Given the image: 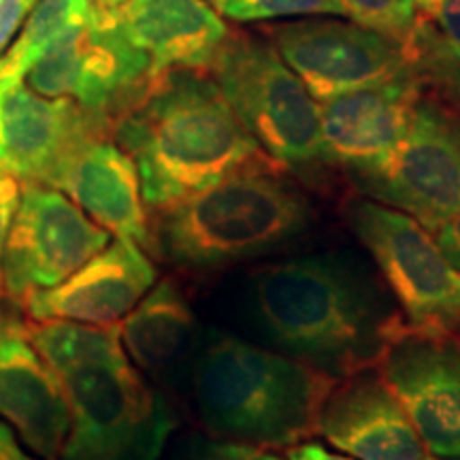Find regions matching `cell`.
<instances>
[{
    "label": "cell",
    "instance_id": "obj_19",
    "mask_svg": "<svg viewBox=\"0 0 460 460\" xmlns=\"http://www.w3.org/2000/svg\"><path fill=\"white\" fill-rule=\"evenodd\" d=\"M124 37L156 71L209 68L230 28L205 0H126L113 11Z\"/></svg>",
    "mask_w": 460,
    "mask_h": 460
},
{
    "label": "cell",
    "instance_id": "obj_2",
    "mask_svg": "<svg viewBox=\"0 0 460 460\" xmlns=\"http://www.w3.org/2000/svg\"><path fill=\"white\" fill-rule=\"evenodd\" d=\"M111 137L135 160L147 211L180 203L233 172L275 163L205 68L154 73L146 92L113 119Z\"/></svg>",
    "mask_w": 460,
    "mask_h": 460
},
{
    "label": "cell",
    "instance_id": "obj_20",
    "mask_svg": "<svg viewBox=\"0 0 460 460\" xmlns=\"http://www.w3.org/2000/svg\"><path fill=\"white\" fill-rule=\"evenodd\" d=\"M197 318L175 281L154 284L119 322V339L128 360L154 382L171 384L197 345Z\"/></svg>",
    "mask_w": 460,
    "mask_h": 460
},
{
    "label": "cell",
    "instance_id": "obj_10",
    "mask_svg": "<svg viewBox=\"0 0 460 460\" xmlns=\"http://www.w3.org/2000/svg\"><path fill=\"white\" fill-rule=\"evenodd\" d=\"M111 243V233L48 183L22 181L20 203L3 254V292L26 298L58 286Z\"/></svg>",
    "mask_w": 460,
    "mask_h": 460
},
{
    "label": "cell",
    "instance_id": "obj_7",
    "mask_svg": "<svg viewBox=\"0 0 460 460\" xmlns=\"http://www.w3.org/2000/svg\"><path fill=\"white\" fill-rule=\"evenodd\" d=\"M343 216L369 250L410 329L460 331V271L430 230L405 211L369 197L345 200Z\"/></svg>",
    "mask_w": 460,
    "mask_h": 460
},
{
    "label": "cell",
    "instance_id": "obj_31",
    "mask_svg": "<svg viewBox=\"0 0 460 460\" xmlns=\"http://www.w3.org/2000/svg\"><path fill=\"white\" fill-rule=\"evenodd\" d=\"M441 101L460 107V66H458L456 75H452V79L447 82L444 92H441Z\"/></svg>",
    "mask_w": 460,
    "mask_h": 460
},
{
    "label": "cell",
    "instance_id": "obj_4",
    "mask_svg": "<svg viewBox=\"0 0 460 460\" xmlns=\"http://www.w3.org/2000/svg\"><path fill=\"white\" fill-rule=\"evenodd\" d=\"M149 214L147 250L186 273L220 271L278 252L307 233L314 216L278 163L233 172Z\"/></svg>",
    "mask_w": 460,
    "mask_h": 460
},
{
    "label": "cell",
    "instance_id": "obj_30",
    "mask_svg": "<svg viewBox=\"0 0 460 460\" xmlns=\"http://www.w3.org/2000/svg\"><path fill=\"white\" fill-rule=\"evenodd\" d=\"M288 460H326V450L320 444H301L288 452Z\"/></svg>",
    "mask_w": 460,
    "mask_h": 460
},
{
    "label": "cell",
    "instance_id": "obj_9",
    "mask_svg": "<svg viewBox=\"0 0 460 460\" xmlns=\"http://www.w3.org/2000/svg\"><path fill=\"white\" fill-rule=\"evenodd\" d=\"M354 186L435 233L460 211V107L422 88L405 137L386 163Z\"/></svg>",
    "mask_w": 460,
    "mask_h": 460
},
{
    "label": "cell",
    "instance_id": "obj_22",
    "mask_svg": "<svg viewBox=\"0 0 460 460\" xmlns=\"http://www.w3.org/2000/svg\"><path fill=\"white\" fill-rule=\"evenodd\" d=\"M356 24L407 41L420 20L418 0H341Z\"/></svg>",
    "mask_w": 460,
    "mask_h": 460
},
{
    "label": "cell",
    "instance_id": "obj_23",
    "mask_svg": "<svg viewBox=\"0 0 460 460\" xmlns=\"http://www.w3.org/2000/svg\"><path fill=\"white\" fill-rule=\"evenodd\" d=\"M222 15L234 22H271L279 17L345 15L341 0H228Z\"/></svg>",
    "mask_w": 460,
    "mask_h": 460
},
{
    "label": "cell",
    "instance_id": "obj_12",
    "mask_svg": "<svg viewBox=\"0 0 460 460\" xmlns=\"http://www.w3.org/2000/svg\"><path fill=\"white\" fill-rule=\"evenodd\" d=\"M424 447L460 460V331L402 326L377 365Z\"/></svg>",
    "mask_w": 460,
    "mask_h": 460
},
{
    "label": "cell",
    "instance_id": "obj_1",
    "mask_svg": "<svg viewBox=\"0 0 460 460\" xmlns=\"http://www.w3.org/2000/svg\"><path fill=\"white\" fill-rule=\"evenodd\" d=\"M250 296L264 337L332 379L377 367L407 326L386 288L337 252L264 264L252 273Z\"/></svg>",
    "mask_w": 460,
    "mask_h": 460
},
{
    "label": "cell",
    "instance_id": "obj_32",
    "mask_svg": "<svg viewBox=\"0 0 460 460\" xmlns=\"http://www.w3.org/2000/svg\"><path fill=\"white\" fill-rule=\"evenodd\" d=\"M90 3H92V7L99 9V11H115V9L122 7L126 0H90Z\"/></svg>",
    "mask_w": 460,
    "mask_h": 460
},
{
    "label": "cell",
    "instance_id": "obj_34",
    "mask_svg": "<svg viewBox=\"0 0 460 460\" xmlns=\"http://www.w3.org/2000/svg\"><path fill=\"white\" fill-rule=\"evenodd\" d=\"M28 4H31V7H34V3H39V0H26Z\"/></svg>",
    "mask_w": 460,
    "mask_h": 460
},
{
    "label": "cell",
    "instance_id": "obj_11",
    "mask_svg": "<svg viewBox=\"0 0 460 460\" xmlns=\"http://www.w3.org/2000/svg\"><path fill=\"white\" fill-rule=\"evenodd\" d=\"M261 32L322 102L384 82L411 66L405 41L356 22L312 17L267 24Z\"/></svg>",
    "mask_w": 460,
    "mask_h": 460
},
{
    "label": "cell",
    "instance_id": "obj_28",
    "mask_svg": "<svg viewBox=\"0 0 460 460\" xmlns=\"http://www.w3.org/2000/svg\"><path fill=\"white\" fill-rule=\"evenodd\" d=\"M437 234V245L441 247L447 261L452 262V267L460 271V211L454 217H450L446 224H441L435 230Z\"/></svg>",
    "mask_w": 460,
    "mask_h": 460
},
{
    "label": "cell",
    "instance_id": "obj_16",
    "mask_svg": "<svg viewBox=\"0 0 460 460\" xmlns=\"http://www.w3.org/2000/svg\"><path fill=\"white\" fill-rule=\"evenodd\" d=\"M318 433L358 460H424L427 447L377 367L335 379Z\"/></svg>",
    "mask_w": 460,
    "mask_h": 460
},
{
    "label": "cell",
    "instance_id": "obj_14",
    "mask_svg": "<svg viewBox=\"0 0 460 460\" xmlns=\"http://www.w3.org/2000/svg\"><path fill=\"white\" fill-rule=\"evenodd\" d=\"M111 126L107 115L15 84L0 90V169L20 181L48 183L79 143L111 135Z\"/></svg>",
    "mask_w": 460,
    "mask_h": 460
},
{
    "label": "cell",
    "instance_id": "obj_13",
    "mask_svg": "<svg viewBox=\"0 0 460 460\" xmlns=\"http://www.w3.org/2000/svg\"><path fill=\"white\" fill-rule=\"evenodd\" d=\"M422 84L411 66L384 82L339 94L320 107L324 163L339 164L349 180L377 171L407 128Z\"/></svg>",
    "mask_w": 460,
    "mask_h": 460
},
{
    "label": "cell",
    "instance_id": "obj_24",
    "mask_svg": "<svg viewBox=\"0 0 460 460\" xmlns=\"http://www.w3.org/2000/svg\"><path fill=\"white\" fill-rule=\"evenodd\" d=\"M180 460H281L275 454L267 452L264 447L239 444V441H194L186 447Z\"/></svg>",
    "mask_w": 460,
    "mask_h": 460
},
{
    "label": "cell",
    "instance_id": "obj_27",
    "mask_svg": "<svg viewBox=\"0 0 460 460\" xmlns=\"http://www.w3.org/2000/svg\"><path fill=\"white\" fill-rule=\"evenodd\" d=\"M31 9L32 7L26 0H0V54L7 49L11 39L15 37L17 28Z\"/></svg>",
    "mask_w": 460,
    "mask_h": 460
},
{
    "label": "cell",
    "instance_id": "obj_21",
    "mask_svg": "<svg viewBox=\"0 0 460 460\" xmlns=\"http://www.w3.org/2000/svg\"><path fill=\"white\" fill-rule=\"evenodd\" d=\"M92 13L90 0H39L20 39L0 56V90L24 84L37 58L68 28L84 24Z\"/></svg>",
    "mask_w": 460,
    "mask_h": 460
},
{
    "label": "cell",
    "instance_id": "obj_18",
    "mask_svg": "<svg viewBox=\"0 0 460 460\" xmlns=\"http://www.w3.org/2000/svg\"><path fill=\"white\" fill-rule=\"evenodd\" d=\"M0 418L43 460H60L71 407L54 369L24 329L0 335Z\"/></svg>",
    "mask_w": 460,
    "mask_h": 460
},
{
    "label": "cell",
    "instance_id": "obj_15",
    "mask_svg": "<svg viewBox=\"0 0 460 460\" xmlns=\"http://www.w3.org/2000/svg\"><path fill=\"white\" fill-rule=\"evenodd\" d=\"M156 284V269L135 241L118 237L58 286L26 298L28 320L119 324Z\"/></svg>",
    "mask_w": 460,
    "mask_h": 460
},
{
    "label": "cell",
    "instance_id": "obj_17",
    "mask_svg": "<svg viewBox=\"0 0 460 460\" xmlns=\"http://www.w3.org/2000/svg\"><path fill=\"white\" fill-rule=\"evenodd\" d=\"M48 186L65 192L115 237L149 247V214L139 171L111 135H94L79 143L58 164Z\"/></svg>",
    "mask_w": 460,
    "mask_h": 460
},
{
    "label": "cell",
    "instance_id": "obj_26",
    "mask_svg": "<svg viewBox=\"0 0 460 460\" xmlns=\"http://www.w3.org/2000/svg\"><path fill=\"white\" fill-rule=\"evenodd\" d=\"M22 183L15 175L0 169V295H3V254L7 243L11 222H13L17 203H20Z\"/></svg>",
    "mask_w": 460,
    "mask_h": 460
},
{
    "label": "cell",
    "instance_id": "obj_33",
    "mask_svg": "<svg viewBox=\"0 0 460 460\" xmlns=\"http://www.w3.org/2000/svg\"><path fill=\"white\" fill-rule=\"evenodd\" d=\"M205 3H209L211 7H214V9L217 11V13H222L224 7H226V3H228V0H205Z\"/></svg>",
    "mask_w": 460,
    "mask_h": 460
},
{
    "label": "cell",
    "instance_id": "obj_35",
    "mask_svg": "<svg viewBox=\"0 0 460 460\" xmlns=\"http://www.w3.org/2000/svg\"><path fill=\"white\" fill-rule=\"evenodd\" d=\"M424 460H433V458H424Z\"/></svg>",
    "mask_w": 460,
    "mask_h": 460
},
{
    "label": "cell",
    "instance_id": "obj_3",
    "mask_svg": "<svg viewBox=\"0 0 460 460\" xmlns=\"http://www.w3.org/2000/svg\"><path fill=\"white\" fill-rule=\"evenodd\" d=\"M26 332L54 369L71 407L60 460H160L177 416L128 360L119 324L28 320Z\"/></svg>",
    "mask_w": 460,
    "mask_h": 460
},
{
    "label": "cell",
    "instance_id": "obj_29",
    "mask_svg": "<svg viewBox=\"0 0 460 460\" xmlns=\"http://www.w3.org/2000/svg\"><path fill=\"white\" fill-rule=\"evenodd\" d=\"M0 460H37L17 444L9 424L0 422Z\"/></svg>",
    "mask_w": 460,
    "mask_h": 460
},
{
    "label": "cell",
    "instance_id": "obj_5",
    "mask_svg": "<svg viewBox=\"0 0 460 460\" xmlns=\"http://www.w3.org/2000/svg\"><path fill=\"white\" fill-rule=\"evenodd\" d=\"M332 382L290 356L216 335L199 352L194 402L216 439L288 447L318 433L322 402Z\"/></svg>",
    "mask_w": 460,
    "mask_h": 460
},
{
    "label": "cell",
    "instance_id": "obj_8",
    "mask_svg": "<svg viewBox=\"0 0 460 460\" xmlns=\"http://www.w3.org/2000/svg\"><path fill=\"white\" fill-rule=\"evenodd\" d=\"M156 73L146 51L135 48L113 11L92 13L62 32L28 68L24 84L48 99H68L111 118L124 113L146 92Z\"/></svg>",
    "mask_w": 460,
    "mask_h": 460
},
{
    "label": "cell",
    "instance_id": "obj_6",
    "mask_svg": "<svg viewBox=\"0 0 460 460\" xmlns=\"http://www.w3.org/2000/svg\"><path fill=\"white\" fill-rule=\"evenodd\" d=\"M207 71L269 158L284 169L324 163L318 101L261 31H230Z\"/></svg>",
    "mask_w": 460,
    "mask_h": 460
},
{
    "label": "cell",
    "instance_id": "obj_25",
    "mask_svg": "<svg viewBox=\"0 0 460 460\" xmlns=\"http://www.w3.org/2000/svg\"><path fill=\"white\" fill-rule=\"evenodd\" d=\"M418 9L452 54L460 58V0H418Z\"/></svg>",
    "mask_w": 460,
    "mask_h": 460
}]
</instances>
